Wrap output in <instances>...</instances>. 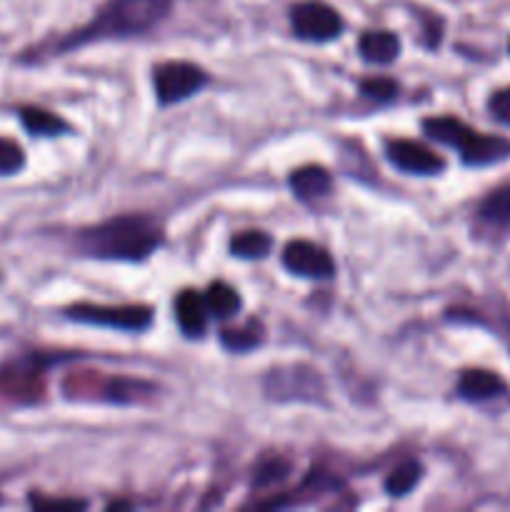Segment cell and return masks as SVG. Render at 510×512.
<instances>
[{"instance_id": "obj_1", "label": "cell", "mask_w": 510, "mask_h": 512, "mask_svg": "<svg viewBox=\"0 0 510 512\" xmlns=\"http://www.w3.org/2000/svg\"><path fill=\"white\" fill-rule=\"evenodd\" d=\"M163 243V228L150 215H120L78 235V250L100 260H145Z\"/></svg>"}, {"instance_id": "obj_2", "label": "cell", "mask_w": 510, "mask_h": 512, "mask_svg": "<svg viewBox=\"0 0 510 512\" xmlns=\"http://www.w3.org/2000/svg\"><path fill=\"white\" fill-rule=\"evenodd\" d=\"M173 0H108L93 20L63 40L60 50L80 48L110 38H133L168 18Z\"/></svg>"}, {"instance_id": "obj_3", "label": "cell", "mask_w": 510, "mask_h": 512, "mask_svg": "<svg viewBox=\"0 0 510 512\" xmlns=\"http://www.w3.org/2000/svg\"><path fill=\"white\" fill-rule=\"evenodd\" d=\"M423 130L428 138L438 143L455 148L460 153V160L470 168H483V165H495L500 160L510 158V140L503 135H485L465 125L463 120L450 118H428L423 123Z\"/></svg>"}, {"instance_id": "obj_4", "label": "cell", "mask_w": 510, "mask_h": 512, "mask_svg": "<svg viewBox=\"0 0 510 512\" xmlns=\"http://www.w3.org/2000/svg\"><path fill=\"white\" fill-rule=\"evenodd\" d=\"M290 28L300 40L310 43H328L343 33V18L338 10L320 0H305L290 8Z\"/></svg>"}, {"instance_id": "obj_5", "label": "cell", "mask_w": 510, "mask_h": 512, "mask_svg": "<svg viewBox=\"0 0 510 512\" xmlns=\"http://www.w3.org/2000/svg\"><path fill=\"white\" fill-rule=\"evenodd\" d=\"M70 320L88 325H103V328L125 330V333H140L153 323V310L145 305H125V308H103V305H73L65 310Z\"/></svg>"}, {"instance_id": "obj_6", "label": "cell", "mask_w": 510, "mask_h": 512, "mask_svg": "<svg viewBox=\"0 0 510 512\" xmlns=\"http://www.w3.org/2000/svg\"><path fill=\"white\" fill-rule=\"evenodd\" d=\"M265 393L270 400H320L325 385L315 370L305 365L270 370L265 378Z\"/></svg>"}, {"instance_id": "obj_7", "label": "cell", "mask_w": 510, "mask_h": 512, "mask_svg": "<svg viewBox=\"0 0 510 512\" xmlns=\"http://www.w3.org/2000/svg\"><path fill=\"white\" fill-rule=\"evenodd\" d=\"M155 95L160 105H173L180 100H188L208 83V75L203 68L193 63H165L155 70Z\"/></svg>"}, {"instance_id": "obj_8", "label": "cell", "mask_w": 510, "mask_h": 512, "mask_svg": "<svg viewBox=\"0 0 510 512\" xmlns=\"http://www.w3.org/2000/svg\"><path fill=\"white\" fill-rule=\"evenodd\" d=\"M283 265L293 275H300V278L328 280L335 273V263L328 255V250L315 243H308V240H293V243L285 245Z\"/></svg>"}, {"instance_id": "obj_9", "label": "cell", "mask_w": 510, "mask_h": 512, "mask_svg": "<svg viewBox=\"0 0 510 512\" xmlns=\"http://www.w3.org/2000/svg\"><path fill=\"white\" fill-rule=\"evenodd\" d=\"M388 158L395 168L410 175H438L445 170V160L415 140H390Z\"/></svg>"}, {"instance_id": "obj_10", "label": "cell", "mask_w": 510, "mask_h": 512, "mask_svg": "<svg viewBox=\"0 0 510 512\" xmlns=\"http://www.w3.org/2000/svg\"><path fill=\"white\" fill-rule=\"evenodd\" d=\"M510 393L508 383L493 370L470 368L463 370L458 378V398L465 403H493Z\"/></svg>"}, {"instance_id": "obj_11", "label": "cell", "mask_w": 510, "mask_h": 512, "mask_svg": "<svg viewBox=\"0 0 510 512\" xmlns=\"http://www.w3.org/2000/svg\"><path fill=\"white\" fill-rule=\"evenodd\" d=\"M175 315H178V325L188 338H203L205 328H208V305H205V295H198L195 290H183L175 300Z\"/></svg>"}, {"instance_id": "obj_12", "label": "cell", "mask_w": 510, "mask_h": 512, "mask_svg": "<svg viewBox=\"0 0 510 512\" xmlns=\"http://www.w3.org/2000/svg\"><path fill=\"white\" fill-rule=\"evenodd\" d=\"M290 188H293L295 198L303 203H313V200L325 198L333 188V178L323 165H305L290 175Z\"/></svg>"}, {"instance_id": "obj_13", "label": "cell", "mask_w": 510, "mask_h": 512, "mask_svg": "<svg viewBox=\"0 0 510 512\" xmlns=\"http://www.w3.org/2000/svg\"><path fill=\"white\" fill-rule=\"evenodd\" d=\"M358 50L365 63L388 65L400 55V40L390 30H368L360 35Z\"/></svg>"}, {"instance_id": "obj_14", "label": "cell", "mask_w": 510, "mask_h": 512, "mask_svg": "<svg viewBox=\"0 0 510 512\" xmlns=\"http://www.w3.org/2000/svg\"><path fill=\"white\" fill-rule=\"evenodd\" d=\"M478 220L495 233H510V185H500L480 200Z\"/></svg>"}, {"instance_id": "obj_15", "label": "cell", "mask_w": 510, "mask_h": 512, "mask_svg": "<svg viewBox=\"0 0 510 512\" xmlns=\"http://www.w3.org/2000/svg\"><path fill=\"white\" fill-rule=\"evenodd\" d=\"M20 120H23L25 130L30 135H45V138H53V135L68 133V123L58 115H53L50 110L43 108H23L20 110Z\"/></svg>"}, {"instance_id": "obj_16", "label": "cell", "mask_w": 510, "mask_h": 512, "mask_svg": "<svg viewBox=\"0 0 510 512\" xmlns=\"http://www.w3.org/2000/svg\"><path fill=\"white\" fill-rule=\"evenodd\" d=\"M273 248V238L263 230H245L230 240V253L243 260H260Z\"/></svg>"}, {"instance_id": "obj_17", "label": "cell", "mask_w": 510, "mask_h": 512, "mask_svg": "<svg viewBox=\"0 0 510 512\" xmlns=\"http://www.w3.org/2000/svg\"><path fill=\"white\" fill-rule=\"evenodd\" d=\"M420 478H423V465L418 460H403L385 478V493L393 495V498H405L420 483Z\"/></svg>"}, {"instance_id": "obj_18", "label": "cell", "mask_w": 510, "mask_h": 512, "mask_svg": "<svg viewBox=\"0 0 510 512\" xmlns=\"http://www.w3.org/2000/svg\"><path fill=\"white\" fill-rule=\"evenodd\" d=\"M205 305H208L210 315H215V318H230V315L240 310V295L228 283H220L218 280L205 293Z\"/></svg>"}, {"instance_id": "obj_19", "label": "cell", "mask_w": 510, "mask_h": 512, "mask_svg": "<svg viewBox=\"0 0 510 512\" xmlns=\"http://www.w3.org/2000/svg\"><path fill=\"white\" fill-rule=\"evenodd\" d=\"M220 340H223L225 348L233 350V353H245V350H250V348H255V345H260L263 335H260V330L255 328V323H250L248 328H228V330H223Z\"/></svg>"}, {"instance_id": "obj_20", "label": "cell", "mask_w": 510, "mask_h": 512, "mask_svg": "<svg viewBox=\"0 0 510 512\" xmlns=\"http://www.w3.org/2000/svg\"><path fill=\"white\" fill-rule=\"evenodd\" d=\"M25 165V153L15 140L0 138V175L18 173Z\"/></svg>"}, {"instance_id": "obj_21", "label": "cell", "mask_w": 510, "mask_h": 512, "mask_svg": "<svg viewBox=\"0 0 510 512\" xmlns=\"http://www.w3.org/2000/svg\"><path fill=\"white\" fill-rule=\"evenodd\" d=\"M360 93L365 98L375 100V103H388V100H393L398 95V85L388 78H370L360 83Z\"/></svg>"}, {"instance_id": "obj_22", "label": "cell", "mask_w": 510, "mask_h": 512, "mask_svg": "<svg viewBox=\"0 0 510 512\" xmlns=\"http://www.w3.org/2000/svg\"><path fill=\"white\" fill-rule=\"evenodd\" d=\"M288 470L290 465L285 460L273 458V460H265L258 470H255V485L258 488H268V485L280 483V480L288 478Z\"/></svg>"}, {"instance_id": "obj_23", "label": "cell", "mask_w": 510, "mask_h": 512, "mask_svg": "<svg viewBox=\"0 0 510 512\" xmlns=\"http://www.w3.org/2000/svg\"><path fill=\"white\" fill-rule=\"evenodd\" d=\"M488 113L495 123L510 128V85L508 88H498L488 98Z\"/></svg>"}, {"instance_id": "obj_24", "label": "cell", "mask_w": 510, "mask_h": 512, "mask_svg": "<svg viewBox=\"0 0 510 512\" xmlns=\"http://www.w3.org/2000/svg\"><path fill=\"white\" fill-rule=\"evenodd\" d=\"M33 505H38V508H85V503H75V500H38L33 498Z\"/></svg>"}, {"instance_id": "obj_25", "label": "cell", "mask_w": 510, "mask_h": 512, "mask_svg": "<svg viewBox=\"0 0 510 512\" xmlns=\"http://www.w3.org/2000/svg\"><path fill=\"white\" fill-rule=\"evenodd\" d=\"M508 53H510V40H508Z\"/></svg>"}]
</instances>
